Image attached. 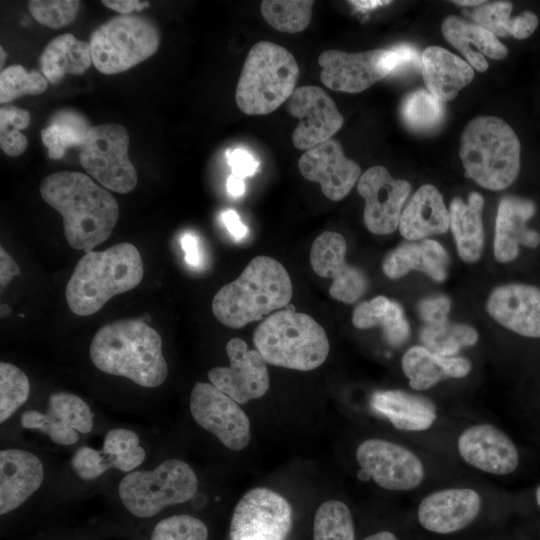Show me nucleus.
Listing matches in <instances>:
<instances>
[{
	"label": "nucleus",
	"instance_id": "obj_1",
	"mask_svg": "<svg viewBox=\"0 0 540 540\" xmlns=\"http://www.w3.org/2000/svg\"><path fill=\"white\" fill-rule=\"evenodd\" d=\"M43 200L63 218L68 244L86 253L107 240L119 217V206L106 188L75 171L45 177L40 186Z\"/></svg>",
	"mask_w": 540,
	"mask_h": 540
},
{
	"label": "nucleus",
	"instance_id": "obj_2",
	"mask_svg": "<svg viewBox=\"0 0 540 540\" xmlns=\"http://www.w3.org/2000/svg\"><path fill=\"white\" fill-rule=\"evenodd\" d=\"M90 358L101 371L126 377L143 387H157L167 378L158 332L139 319H122L101 327L90 345Z\"/></svg>",
	"mask_w": 540,
	"mask_h": 540
},
{
	"label": "nucleus",
	"instance_id": "obj_3",
	"mask_svg": "<svg viewBox=\"0 0 540 540\" xmlns=\"http://www.w3.org/2000/svg\"><path fill=\"white\" fill-rule=\"evenodd\" d=\"M292 282L276 259L253 258L234 281L221 287L212 300L216 319L230 328H241L289 305Z\"/></svg>",
	"mask_w": 540,
	"mask_h": 540
},
{
	"label": "nucleus",
	"instance_id": "obj_4",
	"mask_svg": "<svg viewBox=\"0 0 540 540\" xmlns=\"http://www.w3.org/2000/svg\"><path fill=\"white\" fill-rule=\"evenodd\" d=\"M143 273L140 253L131 243L87 252L77 262L67 283V304L76 315H92L113 296L137 287Z\"/></svg>",
	"mask_w": 540,
	"mask_h": 540
},
{
	"label": "nucleus",
	"instance_id": "obj_5",
	"mask_svg": "<svg viewBox=\"0 0 540 540\" xmlns=\"http://www.w3.org/2000/svg\"><path fill=\"white\" fill-rule=\"evenodd\" d=\"M520 154L516 133L499 117L477 116L462 133L460 159L465 175L483 188L509 187L519 175Z\"/></svg>",
	"mask_w": 540,
	"mask_h": 540
},
{
	"label": "nucleus",
	"instance_id": "obj_6",
	"mask_svg": "<svg viewBox=\"0 0 540 540\" xmlns=\"http://www.w3.org/2000/svg\"><path fill=\"white\" fill-rule=\"evenodd\" d=\"M253 343L267 363L299 371L322 365L330 348L323 327L290 304L258 325Z\"/></svg>",
	"mask_w": 540,
	"mask_h": 540
},
{
	"label": "nucleus",
	"instance_id": "obj_7",
	"mask_svg": "<svg viewBox=\"0 0 540 540\" xmlns=\"http://www.w3.org/2000/svg\"><path fill=\"white\" fill-rule=\"evenodd\" d=\"M299 66L284 47L261 41L248 52L237 83L235 99L247 115H266L290 98Z\"/></svg>",
	"mask_w": 540,
	"mask_h": 540
},
{
	"label": "nucleus",
	"instance_id": "obj_8",
	"mask_svg": "<svg viewBox=\"0 0 540 540\" xmlns=\"http://www.w3.org/2000/svg\"><path fill=\"white\" fill-rule=\"evenodd\" d=\"M89 44L95 68L112 75L154 55L159 48L160 33L156 24L144 16L120 14L97 27Z\"/></svg>",
	"mask_w": 540,
	"mask_h": 540
},
{
	"label": "nucleus",
	"instance_id": "obj_9",
	"mask_svg": "<svg viewBox=\"0 0 540 540\" xmlns=\"http://www.w3.org/2000/svg\"><path fill=\"white\" fill-rule=\"evenodd\" d=\"M419 63L417 50L408 44L357 53L327 50L318 58L322 83L347 93L362 92L390 73Z\"/></svg>",
	"mask_w": 540,
	"mask_h": 540
},
{
	"label": "nucleus",
	"instance_id": "obj_10",
	"mask_svg": "<svg viewBox=\"0 0 540 540\" xmlns=\"http://www.w3.org/2000/svg\"><path fill=\"white\" fill-rule=\"evenodd\" d=\"M198 479L184 461L169 459L152 471H134L120 481L118 492L126 509L148 518L163 508L190 500L197 492Z\"/></svg>",
	"mask_w": 540,
	"mask_h": 540
},
{
	"label": "nucleus",
	"instance_id": "obj_11",
	"mask_svg": "<svg viewBox=\"0 0 540 540\" xmlns=\"http://www.w3.org/2000/svg\"><path fill=\"white\" fill-rule=\"evenodd\" d=\"M129 142V133L120 124L93 126L80 147V164L104 188L128 193L138 181L128 156Z\"/></svg>",
	"mask_w": 540,
	"mask_h": 540
},
{
	"label": "nucleus",
	"instance_id": "obj_12",
	"mask_svg": "<svg viewBox=\"0 0 540 540\" xmlns=\"http://www.w3.org/2000/svg\"><path fill=\"white\" fill-rule=\"evenodd\" d=\"M289 502L271 489L258 487L246 492L235 506L231 540H286L292 527Z\"/></svg>",
	"mask_w": 540,
	"mask_h": 540
},
{
	"label": "nucleus",
	"instance_id": "obj_13",
	"mask_svg": "<svg viewBox=\"0 0 540 540\" xmlns=\"http://www.w3.org/2000/svg\"><path fill=\"white\" fill-rule=\"evenodd\" d=\"M195 422L227 448L239 451L250 442V421L240 405L211 383L197 382L190 395Z\"/></svg>",
	"mask_w": 540,
	"mask_h": 540
},
{
	"label": "nucleus",
	"instance_id": "obj_14",
	"mask_svg": "<svg viewBox=\"0 0 540 540\" xmlns=\"http://www.w3.org/2000/svg\"><path fill=\"white\" fill-rule=\"evenodd\" d=\"M362 471L380 487L393 491L417 488L423 481V463L412 451L383 439H367L356 450Z\"/></svg>",
	"mask_w": 540,
	"mask_h": 540
},
{
	"label": "nucleus",
	"instance_id": "obj_15",
	"mask_svg": "<svg viewBox=\"0 0 540 540\" xmlns=\"http://www.w3.org/2000/svg\"><path fill=\"white\" fill-rule=\"evenodd\" d=\"M357 191L365 200L364 223L377 235H386L399 227L402 207L410 194L411 185L395 179L380 165L366 170L357 182Z\"/></svg>",
	"mask_w": 540,
	"mask_h": 540
},
{
	"label": "nucleus",
	"instance_id": "obj_16",
	"mask_svg": "<svg viewBox=\"0 0 540 540\" xmlns=\"http://www.w3.org/2000/svg\"><path fill=\"white\" fill-rule=\"evenodd\" d=\"M230 360L227 367H214L208 372L211 384L238 404L262 397L268 390L267 362L256 349H248L241 338H232L226 344Z\"/></svg>",
	"mask_w": 540,
	"mask_h": 540
},
{
	"label": "nucleus",
	"instance_id": "obj_17",
	"mask_svg": "<svg viewBox=\"0 0 540 540\" xmlns=\"http://www.w3.org/2000/svg\"><path fill=\"white\" fill-rule=\"evenodd\" d=\"M287 108L299 120L292 134V142L298 149L308 150L330 140L343 125L335 102L318 86L296 88L288 99Z\"/></svg>",
	"mask_w": 540,
	"mask_h": 540
},
{
	"label": "nucleus",
	"instance_id": "obj_18",
	"mask_svg": "<svg viewBox=\"0 0 540 540\" xmlns=\"http://www.w3.org/2000/svg\"><path fill=\"white\" fill-rule=\"evenodd\" d=\"M345 238L333 231H324L310 249V264L320 277L332 279L329 294L346 304L357 302L368 288L365 274L346 262Z\"/></svg>",
	"mask_w": 540,
	"mask_h": 540
},
{
	"label": "nucleus",
	"instance_id": "obj_19",
	"mask_svg": "<svg viewBox=\"0 0 540 540\" xmlns=\"http://www.w3.org/2000/svg\"><path fill=\"white\" fill-rule=\"evenodd\" d=\"M298 167L301 175L319 183L323 194L332 201L345 198L361 176L360 166L344 155L334 139L306 150Z\"/></svg>",
	"mask_w": 540,
	"mask_h": 540
},
{
	"label": "nucleus",
	"instance_id": "obj_20",
	"mask_svg": "<svg viewBox=\"0 0 540 540\" xmlns=\"http://www.w3.org/2000/svg\"><path fill=\"white\" fill-rule=\"evenodd\" d=\"M27 429L40 430L60 445H72L78 433H89L93 427V414L88 404L80 397L57 392L49 397L46 413L37 410L25 411L20 419Z\"/></svg>",
	"mask_w": 540,
	"mask_h": 540
},
{
	"label": "nucleus",
	"instance_id": "obj_21",
	"mask_svg": "<svg viewBox=\"0 0 540 540\" xmlns=\"http://www.w3.org/2000/svg\"><path fill=\"white\" fill-rule=\"evenodd\" d=\"M457 447L465 462L490 474H510L519 464V453L512 440L491 424H476L465 429Z\"/></svg>",
	"mask_w": 540,
	"mask_h": 540
},
{
	"label": "nucleus",
	"instance_id": "obj_22",
	"mask_svg": "<svg viewBox=\"0 0 540 540\" xmlns=\"http://www.w3.org/2000/svg\"><path fill=\"white\" fill-rule=\"evenodd\" d=\"M486 310L508 330L540 338V288L524 283L500 285L490 293Z\"/></svg>",
	"mask_w": 540,
	"mask_h": 540
},
{
	"label": "nucleus",
	"instance_id": "obj_23",
	"mask_svg": "<svg viewBox=\"0 0 540 540\" xmlns=\"http://www.w3.org/2000/svg\"><path fill=\"white\" fill-rule=\"evenodd\" d=\"M481 506V496L474 489L448 488L427 495L419 504L417 516L426 530L448 534L467 527Z\"/></svg>",
	"mask_w": 540,
	"mask_h": 540
},
{
	"label": "nucleus",
	"instance_id": "obj_24",
	"mask_svg": "<svg viewBox=\"0 0 540 540\" xmlns=\"http://www.w3.org/2000/svg\"><path fill=\"white\" fill-rule=\"evenodd\" d=\"M535 213L536 204L531 199L515 195L500 199L493 241L494 256L499 262L515 260L520 245L528 248L539 246L540 233L528 226Z\"/></svg>",
	"mask_w": 540,
	"mask_h": 540
},
{
	"label": "nucleus",
	"instance_id": "obj_25",
	"mask_svg": "<svg viewBox=\"0 0 540 540\" xmlns=\"http://www.w3.org/2000/svg\"><path fill=\"white\" fill-rule=\"evenodd\" d=\"M44 479L40 459L31 452L4 449L0 452V514L24 503Z\"/></svg>",
	"mask_w": 540,
	"mask_h": 540
},
{
	"label": "nucleus",
	"instance_id": "obj_26",
	"mask_svg": "<svg viewBox=\"0 0 540 540\" xmlns=\"http://www.w3.org/2000/svg\"><path fill=\"white\" fill-rule=\"evenodd\" d=\"M449 227L450 215L443 196L430 184L418 188L402 211L399 222V231L408 241L443 234Z\"/></svg>",
	"mask_w": 540,
	"mask_h": 540
},
{
	"label": "nucleus",
	"instance_id": "obj_27",
	"mask_svg": "<svg viewBox=\"0 0 540 540\" xmlns=\"http://www.w3.org/2000/svg\"><path fill=\"white\" fill-rule=\"evenodd\" d=\"M421 71L427 90L442 102L453 100L474 78L466 60L439 46L423 51Z\"/></svg>",
	"mask_w": 540,
	"mask_h": 540
},
{
	"label": "nucleus",
	"instance_id": "obj_28",
	"mask_svg": "<svg viewBox=\"0 0 540 540\" xmlns=\"http://www.w3.org/2000/svg\"><path fill=\"white\" fill-rule=\"evenodd\" d=\"M449 256L444 247L433 239H422L402 243L390 251L384 258V274L397 279L412 270L425 273L436 282L447 277Z\"/></svg>",
	"mask_w": 540,
	"mask_h": 540
},
{
	"label": "nucleus",
	"instance_id": "obj_29",
	"mask_svg": "<svg viewBox=\"0 0 540 540\" xmlns=\"http://www.w3.org/2000/svg\"><path fill=\"white\" fill-rule=\"evenodd\" d=\"M441 31L444 38L479 72L488 68L485 56L500 60L508 54V48L493 33L457 16L446 17Z\"/></svg>",
	"mask_w": 540,
	"mask_h": 540
},
{
	"label": "nucleus",
	"instance_id": "obj_30",
	"mask_svg": "<svg viewBox=\"0 0 540 540\" xmlns=\"http://www.w3.org/2000/svg\"><path fill=\"white\" fill-rule=\"evenodd\" d=\"M370 404L399 430H427L437 418V408L431 400L402 390L376 391Z\"/></svg>",
	"mask_w": 540,
	"mask_h": 540
},
{
	"label": "nucleus",
	"instance_id": "obj_31",
	"mask_svg": "<svg viewBox=\"0 0 540 540\" xmlns=\"http://www.w3.org/2000/svg\"><path fill=\"white\" fill-rule=\"evenodd\" d=\"M401 367L411 388L427 390L442 380L467 376L471 362L464 357L442 356L416 345L404 353Z\"/></svg>",
	"mask_w": 540,
	"mask_h": 540
},
{
	"label": "nucleus",
	"instance_id": "obj_32",
	"mask_svg": "<svg viewBox=\"0 0 540 540\" xmlns=\"http://www.w3.org/2000/svg\"><path fill=\"white\" fill-rule=\"evenodd\" d=\"M483 206L484 198L478 192H472L467 202L459 197L450 202V228L458 255L467 263L479 260L483 252Z\"/></svg>",
	"mask_w": 540,
	"mask_h": 540
},
{
	"label": "nucleus",
	"instance_id": "obj_33",
	"mask_svg": "<svg viewBox=\"0 0 540 540\" xmlns=\"http://www.w3.org/2000/svg\"><path fill=\"white\" fill-rule=\"evenodd\" d=\"M90 44L71 33L53 38L39 58L42 74L49 83L58 84L66 74H81L92 64Z\"/></svg>",
	"mask_w": 540,
	"mask_h": 540
},
{
	"label": "nucleus",
	"instance_id": "obj_34",
	"mask_svg": "<svg viewBox=\"0 0 540 540\" xmlns=\"http://www.w3.org/2000/svg\"><path fill=\"white\" fill-rule=\"evenodd\" d=\"M352 323L358 329L381 327L387 341L394 346L404 343L410 334L400 304L382 295L359 303L353 310Z\"/></svg>",
	"mask_w": 540,
	"mask_h": 540
},
{
	"label": "nucleus",
	"instance_id": "obj_35",
	"mask_svg": "<svg viewBox=\"0 0 540 540\" xmlns=\"http://www.w3.org/2000/svg\"><path fill=\"white\" fill-rule=\"evenodd\" d=\"M91 126L85 116L72 109L59 110L49 126L41 131L43 144L51 159H60L67 149L83 144Z\"/></svg>",
	"mask_w": 540,
	"mask_h": 540
},
{
	"label": "nucleus",
	"instance_id": "obj_36",
	"mask_svg": "<svg viewBox=\"0 0 540 540\" xmlns=\"http://www.w3.org/2000/svg\"><path fill=\"white\" fill-rule=\"evenodd\" d=\"M422 346L442 355L455 356L462 348L473 346L478 340V333L470 325L446 321L440 324L426 325L419 334Z\"/></svg>",
	"mask_w": 540,
	"mask_h": 540
},
{
	"label": "nucleus",
	"instance_id": "obj_37",
	"mask_svg": "<svg viewBox=\"0 0 540 540\" xmlns=\"http://www.w3.org/2000/svg\"><path fill=\"white\" fill-rule=\"evenodd\" d=\"M314 1L264 0L260 10L265 21L285 33H298L306 29L312 16Z\"/></svg>",
	"mask_w": 540,
	"mask_h": 540
},
{
	"label": "nucleus",
	"instance_id": "obj_38",
	"mask_svg": "<svg viewBox=\"0 0 540 540\" xmlns=\"http://www.w3.org/2000/svg\"><path fill=\"white\" fill-rule=\"evenodd\" d=\"M313 540H355V527L348 506L338 500L322 503L314 517Z\"/></svg>",
	"mask_w": 540,
	"mask_h": 540
},
{
	"label": "nucleus",
	"instance_id": "obj_39",
	"mask_svg": "<svg viewBox=\"0 0 540 540\" xmlns=\"http://www.w3.org/2000/svg\"><path fill=\"white\" fill-rule=\"evenodd\" d=\"M444 105L428 90L409 93L401 104V115L406 125L416 132H428L439 126L444 118Z\"/></svg>",
	"mask_w": 540,
	"mask_h": 540
},
{
	"label": "nucleus",
	"instance_id": "obj_40",
	"mask_svg": "<svg viewBox=\"0 0 540 540\" xmlns=\"http://www.w3.org/2000/svg\"><path fill=\"white\" fill-rule=\"evenodd\" d=\"M102 452L111 468L132 471L145 459V450L139 445V437L134 431L117 428L106 433Z\"/></svg>",
	"mask_w": 540,
	"mask_h": 540
},
{
	"label": "nucleus",
	"instance_id": "obj_41",
	"mask_svg": "<svg viewBox=\"0 0 540 540\" xmlns=\"http://www.w3.org/2000/svg\"><path fill=\"white\" fill-rule=\"evenodd\" d=\"M46 77L36 70L27 71L21 65H12L0 74V102L8 103L24 95H39L48 87Z\"/></svg>",
	"mask_w": 540,
	"mask_h": 540
},
{
	"label": "nucleus",
	"instance_id": "obj_42",
	"mask_svg": "<svg viewBox=\"0 0 540 540\" xmlns=\"http://www.w3.org/2000/svg\"><path fill=\"white\" fill-rule=\"evenodd\" d=\"M26 374L13 364L0 363V422L7 420L28 399Z\"/></svg>",
	"mask_w": 540,
	"mask_h": 540
},
{
	"label": "nucleus",
	"instance_id": "obj_43",
	"mask_svg": "<svg viewBox=\"0 0 540 540\" xmlns=\"http://www.w3.org/2000/svg\"><path fill=\"white\" fill-rule=\"evenodd\" d=\"M30 123L28 111L15 106L0 109V145L8 156L21 155L28 146L27 137L20 132Z\"/></svg>",
	"mask_w": 540,
	"mask_h": 540
},
{
	"label": "nucleus",
	"instance_id": "obj_44",
	"mask_svg": "<svg viewBox=\"0 0 540 540\" xmlns=\"http://www.w3.org/2000/svg\"><path fill=\"white\" fill-rule=\"evenodd\" d=\"M81 2L76 0H32L28 7L33 18L43 26L59 29L76 18Z\"/></svg>",
	"mask_w": 540,
	"mask_h": 540
},
{
	"label": "nucleus",
	"instance_id": "obj_45",
	"mask_svg": "<svg viewBox=\"0 0 540 540\" xmlns=\"http://www.w3.org/2000/svg\"><path fill=\"white\" fill-rule=\"evenodd\" d=\"M205 524L190 515H175L155 526L150 540H207Z\"/></svg>",
	"mask_w": 540,
	"mask_h": 540
},
{
	"label": "nucleus",
	"instance_id": "obj_46",
	"mask_svg": "<svg viewBox=\"0 0 540 540\" xmlns=\"http://www.w3.org/2000/svg\"><path fill=\"white\" fill-rule=\"evenodd\" d=\"M513 4L508 1L483 3L471 14L475 23L493 33L496 37L511 36L514 17H510Z\"/></svg>",
	"mask_w": 540,
	"mask_h": 540
},
{
	"label": "nucleus",
	"instance_id": "obj_47",
	"mask_svg": "<svg viewBox=\"0 0 540 540\" xmlns=\"http://www.w3.org/2000/svg\"><path fill=\"white\" fill-rule=\"evenodd\" d=\"M75 474L83 480H92L111 468L105 454L90 447H80L71 460Z\"/></svg>",
	"mask_w": 540,
	"mask_h": 540
},
{
	"label": "nucleus",
	"instance_id": "obj_48",
	"mask_svg": "<svg viewBox=\"0 0 540 540\" xmlns=\"http://www.w3.org/2000/svg\"><path fill=\"white\" fill-rule=\"evenodd\" d=\"M451 301L445 295H431L421 299L417 311L426 325L440 324L448 321Z\"/></svg>",
	"mask_w": 540,
	"mask_h": 540
},
{
	"label": "nucleus",
	"instance_id": "obj_49",
	"mask_svg": "<svg viewBox=\"0 0 540 540\" xmlns=\"http://www.w3.org/2000/svg\"><path fill=\"white\" fill-rule=\"evenodd\" d=\"M227 158L232 175L241 179L254 175L259 165L257 160L243 149L227 152Z\"/></svg>",
	"mask_w": 540,
	"mask_h": 540
},
{
	"label": "nucleus",
	"instance_id": "obj_50",
	"mask_svg": "<svg viewBox=\"0 0 540 540\" xmlns=\"http://www.w3.org/2000/svg\"><path fill=\"white\" fill-rule=\"evenodd\" d=\"M538 26V17L532 11H524L514 17L511 36L516 39L529 37Z\"/></svg>",
	"mask_w": 540,
	"mask_h": 540
},
{
	"label": "nucleus",
	"instance_id": "obj_51",
	"mask_svg": "<svg viewBox=\"0 0 540 540\" xmlns=\"http://www.w3.org/2000/svg\"><path fill=\"white\" fill-rule=\"evenodd\" d=\"M20 275V269L12 257L0 248V283L5 287L15 276Z\"/></svg>",
	"mask_w": 540,
	"mask_h": 540
},
{
	"label": "nucleus",
	"instance_id": "obj_52",
	"mask_svg": "<svg viewBox=\"0 0 540 540\" xmlns=\"http://www.w3.org/2000/svg\"><path fill=\"white\" fill-rule=\"evenodd\" d=\"M221 219L234 239L240 240L247 234V227L241 222L239 215L233 210H226L221 214Z\"/></svg>",
	"mask_w": 540,
	"mask_h": 540
},
{
	"label": "nucleus",
	"instance_id": "obj_53",
	"mask_svg": "<svg viewBox=\"0 0 540 540\" xmlns=\"http://www.w3.org/2000/svg\"><path fill=\"white\" fill-rule=\"evenodd\" d=\"M101 3L122 15H128L133 11H140L149 5V2L139 0H103Z\"/></svg>",
	"mask_w": 540,
	"mask_h": 540
},
{
	"label": "nucleus",
	"instance_id": "obj_54",
	"mask_svg": "<svg viewBox=\"0 0 540 540\" xmlns=\"http://www.w3.org/2000/svg\"><path fill=\"white\" fill-rule=\"evenodd\" d=\"M181 246L185 252L186 262L193 267H197L200 264V252L196 237L191 234L183 235Z\"/></svg>",
	"mask_w": 540,
	"mask_h": 540
},
{
	"label": "nucleus",
	"instance_id": "obj_55",
	"mask_svg": "<svg viewBox=\"0 0 540 540\" xmlns=\"http://www.w3.org/2000/svg\"><path fill=\"white\" fill-rule=\"evenodd\" d=\"M227 191L233 197H240L245 192L243 179L230 175L227 180Z\"/></svg>",
	"mask_w": 540,
	"mask_h": 540
},
{
	"label": "nucleus",
	"instance_id": "obj_56",
	"mask_svg": "<svg viewBox=\"0 0 540 540\" xmlns=\"http://www.w3.org/2000/svg\"><path fill=\"white\" fill-rule=\"evenodd\" d=\"M350 3L357 7L368 9V8H375L381 5L390 4L391 1H380V0L379 1H350Z\"/></svg>",
	"mask_w": 540,
	"mask_h": 540
},
{
	"label": "nucleus",
	"instance_id": "obj_57",
	"mask_svg": "<svg viewBox=\"0 0 540 540\" xmlns=\"http://www.w3.org/2000/svg\"><path fill=\"white\" fill-rule=\"evenodd\" d=\"M363 540H398L397 537L389 531H381L375 534H372Z\"/></svg>",
	"mask_w": 540,
	"mask_h": 540
},
{
	"label": "nucleus",
	"instance_id": "obj_58",
	"mask_svg": "<svg viewBox=\"0 0 540 540\" xmlns=\"http://www.w3.org/2000/svg\"><path fill=\"white\" fill-rule=\"evenodd\" d=\"M452 2L462 6H480L485 3L483 0H456Z\"/></svg>",
	"mask_w": 540,
	"mask_h": 540
},
{
	"label": "nucleus",
	"instance_id": "obj_59",
	"mask_svg": "<svg viewBox=\"0 0 540 540\" xmlns=\"http://www.w3.org/2000/svg\"><path fill=\"white\" fill-rule=\"evenodd\" d=\"M0 308L2 318H6L11 312V308L7 304H1Z\"/></svg>",
	"mask_w": 540,
	"mask_h": 540
},
{
	"label": "nucleus",
	"instance_id": "obj_60",
	"mask_svg": "<svg viewBox=\"0 0 540 540\" xmlns=\"http://www.w3.org/2000/svg\"><path fill=\"white\" fill-rule=\"evenodd\" d=\"M535 497H536V502H537V504L540 506V486H539V487L537 488V490H536V495H535Z\"/></svg>",
	"mask_w": 540,
	"mask_h": 540
},
{
	"label": "nucleus",
	"instance_id": "obj_61",
	"mask_svg": "<svg viewBox=\"0 0 540 540\" xmlns=\"http://www.w3.org/2000/svg\"><path fill=\"white\" fill-rule=\"evenodd\" d=\"M0 54H1V67L3 66V62H4V59H5V52L3 50V48L1 47L0 49Z\"/></svg>",
	"mask_w": 540,
	"mask_h": 540
}]
</instances>
